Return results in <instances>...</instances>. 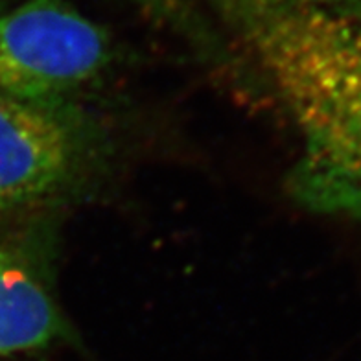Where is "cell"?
<instances>
[{
	"instance_id": "obj_1",
	"label": "cell",
	"mask_w": 361,
	"mask_h": 361,
	"mask_svg": "<svg viewBox=\"0 0 361 361\" xmlns=\"http://www.w3.org/2000/svg\"><path fill=\"white\" fill-rule=\"evenodd\" d=\"M271 80L300 137L290 190L361 219V0H201Z\"/></svg>"
},
{
	"instance_id": "obj_2",
	"label": "cell",
	"mask_w": 361,
	"mask_h": 361,
	"mask_svg": "<svg viewBox=\"0 0 361 361\" xmlns=\"http://www.w3.org/2000/svg\"><path fill=\"white\" fill-rule=\"evenodd\" d=\"M107 30L71 0H24L0 11V92L67 100L109 67Z\"/></svg>"
},
{
	"instance_id": "obj_3",
	"label": "cell",
	"mask_w": 361,
	"mask_h": 361,
	"mask_svg": "<svg viewBox=\"0 0 361 361\" xmlns=\"http://www.w3.org/2000/svg\"><path fill=\"white\" fill-rule=\"evenodd\" d=\"M98 157V137L67 100L0 92V212L65 197Z\"/></svg>"
},
{
	"instance_id": "obj_4",
	"label": "cell",
	"mask_w": 361,
	"mask_h": 361,
	"mask_svg": "<svg viewBox=\"0 0 361 361\" xmlns=\"http://www.w3.org/2000/svg\"><path fill=\"white\" fill-rule=\"evenodd\" d=\"M68 338L71 324L50 291L19 257L0 247V356Z\"/></svg>"
}]
</instances>
